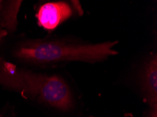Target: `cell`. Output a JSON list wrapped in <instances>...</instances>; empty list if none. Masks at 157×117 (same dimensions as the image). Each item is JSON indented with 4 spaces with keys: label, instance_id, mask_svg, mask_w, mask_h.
<instances>
[{
    "label": "cell",
    "instance_id": "1",
    "mask_svg": "<svg viewBox=\"0 0 157 117\" xmlns=\"http://www.w3.org/2000/svg\"><path fill=\"white\" fill-rule=\"evenodd\" d=\"M0 85L63 110H68L73 105L70 88L60 76L18 68L2 58H0Z\"/></svg>",
    "mask_w": 157,
    "mask_h": 117
},
{
    "label": "cell",
    "instance_id": "2",
    "mask_svg": "<svg viewBox=\"0 0 157 117\" xmlns=\"http://www.w3.org/2000/svg\"><path fill=\"white\" fill-rule=\"evenodd\" d=\"M117 42L97 44H67L52 41L26 43L14 51V56L37 64L66 60L99 61L107 56L117 54L112 48Z\"/></svg>",
    "mask_w": 157,
    "mask_h": 117
},
{
    "label": "cell",
    "instance_id": "3",
    "mask_svg": "<svg viewBox=\"0 0 157 117\" xmlns=\"http://www.w3.org/2000/svg\"><path fill=\"white\" fill-rule=\"evenodd\" d=\"M71 15L72 9L66 2H49L40 7L37 17L40 26L52 30Z\"/></svg>",
    "mask_w": 157,
    "mask_h": 117
},
{
    "label": "cell",
    "instance_id": "4",
    "mask_svg": "<svg viewBox=\"0 0 157 117\" xmlns=\"http://www.w3.org/2000/svg\"><path fill=\"white\" fill-rule=\"evenodd\" d=\"M21 1L4 2L0 0V26L13 32L18 25L17 16Z\"/></svg>",
    "mask_w": 157,
    "mask_h": 117
},
{
    "label": "cell",
    "instance_id": "5",
    "mask_svg": "<svg viewBox=\"0 0 157 117\" xmlns=\"http://www.w3.org/2000/svg\"><path fill=\"white\" fill-rule=\"evenodd\" d=\"M144 86L147 98L151 105H156L157 97V60L156 57L148 64L145 71Z\"/></svg>",
    "mask_w": 157,
    "mask_h": 117
},
{
    "label": "cell",
    "instance_id": "6",
    "mask_svg": "<svg viewBox=\"0 0 157 117\" xmlns=\"http://www.w3.org/2000/svg\"><path fill=\"white\" fill-rule=\"evenodd\" d=\"M6 34H7V31H6L5 30L0 29V38L4 37Z\"/></svg>",
    "mask_w": 157,
    "mask_h": 117
},
{
    "label": "cell",
    "instance_id": "7",
    "mask_svg": "<svg viewBox=\"0 0 157 117\" xmlns=\"http://www.w3.org/2000/svg\"><path fill=\"white\" fill-rule=\"evenodd\" d=\"M0 117H2V116H0Z\"/></svg>",
    "mask_w": 157,
    "mask_h": 117
}]
</instances>
